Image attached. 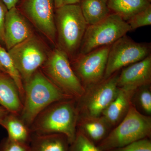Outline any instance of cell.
Segmentation results:
<instances>
[{
    "label": "cell",
    "mask_w": 151,
    "mask_h": 151,
    "mask_svg": "<svg viewBox=\"0 0 151 151\" xmlns=\"http://www.w3.org/2000/svg\"><path fill=\"white\" fill-rule=\"evenodd\" d=\"M139 101L141 106L146 113H151V93L147 89L142 90L139 96Z\"/></svg>",
    "instance_id": "cell-26"
},
{
    "label": "cell",
    "mask_w": 151,
    "mask_h": 151,
    "mask_svg": "<svg viewBox=\"0 0 151 151\" xmlns=\"http://www.w3.org/2000/svg\"><path fill=\"white\" fill-rule=\"evenodd\" d=\"M68 151H102L79 130L76 132L75 139L70 144Z\"/></svg>",
    "instance_id": "cell-22"
},
{
    "label": "cell",
    "mask_w": 151,
    "mask_h": 151,
    "mask_svg": "<svg viewBox=\"0 0 151 151\" xmlns=\"http://www.w3.org/2000/svg\"><path fill=\"white\" fill-rule=\"evenodd\" d=\"M68 57L61 49H55L42 66V71L63 92L74 99H79L86 89L72 69Z\"/></svg>",
    "instance_id": "cell-5"
},
{
    "label": "cell",
    "mask_w": 151,
    "mask_h": 151,
    "mask_svg": "<svg viewBox=\"0 0 151 151\" xmlns=\"http://www.w3.org/2000/svg\"><path fill=\"white\" fill-rule=\"evenodd\" d=\"M108 6L113 13L126 21L151 5V0H108Z\"/></svg>",
    "instance_id": "cell-19"
},
{
    "label": "cell",
    "mask_w": 151,
    "mask_h": 151,
    "mask_svg": "<svg viewBox=\"0 0 151 151\" xmlns=\"http://www.w3.org/2000/svg\"><path fill=\"white\" fill-rule=\"evenodd\" d=\"M134 30L139 28L151 24V5L132 17L127 22Z\"/></svg>",
    "instance_id": "cell-23"
},
{
    "label": "cell",
    "mask_w": 151,
    "mask_h": 151,
    "mask_svg": "<svg viewBox=\"0 0 151 151\" xmlns=\"http://www.w3.org/2000/svg\"><path fill=\"white\" fill-rule=\"evenodd\" d=\"M8 11L7 8L0 0V42H4V24L6 14Z\"/></svg>",
    "instance_id": "cell-27"
},
{
    "label": "cell",
    "mask_w": 151,
    "mask_h": 151,
    "mask_svg": "<svg viewBox=\"0 0 151 151\" xmlns=\"http://www.w3.org/2000/svg\"><path fill=\"white\" fill-rule=\"evenodd\" d=\"M119 75L114 73L107 79L88 87V91L82 96V112L86 116L98 117L115 99L118 92Z\"/></svg>",
    "instance_id": "cell-9"
},
{
    "label": "cell",
    "mask_w": 151,
    "mask_h": 151,
    "mask_svg": "<svg viewBox=\"0 0 151 151\" xmlns=\"http://www.w3.org/2000/svg\"><path fill=\"white\" fill-rule=\"evenodd\" d=\"M53 0H24L22 9L38 29L54 42L57 35Z\"/></svg>",
    "instance_id": "cell-11"
},
{
    "label": "cell",
    "mask_w": 151,
    "mask_h": 151,
    "mask_svg": "<svg viewBox=\"0 0 151 151\" xmlns=\"http://www.w3.org/2000/svg\"><path fill=\"white\" fill-rule=\"evenodd\" d=\"M108 151H151V141L149 138L142 139Z\"/></svg>",
    "instance_id": "cell-24"
},
{
    "label": "cell",
    "mask_w": 151,
    "mask_h": 151,
    "mask_svg": "<svg viewBox=\"0 0 151 151\" xmlns=\"http://www.w3.org/2000/svg\"><path fill=\"white\" fill-rule=\"evenodd\" d=\"M54 5L56 9L63 5V0H53Z\"/></svg>",
    "instance_id": "cell-31"
},
{
    "label": "cell",
    "mask_w": 151,
    "mask_h": 151,
    "mask_svg": "<svg viewBox=\"0 0 151 151\" xmlns=\"http://www.w3.org/2000/svg\"><path fill=\"white\" fill-rule=\"evenodd\" d=\"M151 134L150 117L141 114L131 104L123 121L97 147L102 151H108L149 138Z\"/></svg>",
    "instance_id": "cell-4"
},
{
    "label": "cell",
    "mask_w": 151,
    "mask_h": 151,
    "mask_svg": "<svg viewBox=\"0 0 151 151\" xmlns=\"http://www.w3.org/2000/svg\"><path fill=\"white\" fill-rule=\"evenodd\" d=\"M0 151H29V145L5 139L0 145Z\"/></svg>",
    "instance_id": "cell-25"
},
{
    "label": "cell",
    "mask_w": 151,
    "mask_h": 151,
    "mask_svg": "<svg viewBox=\"0 0 151 151\" xmlns=\"http://www.w3.org/2000/svg\"><path fill=\"white\" fill-rule=\"evenodd\" d=\"M81 0H63V5L77 4L80 3Z\"/></svg>",
    "instance_id": "cell-30"
},
{
    "label": "cell",
    "mask_w": 151,
    "mask_h": 151,
    "mask_svg": "<svg viewBox=\"0 0 151 151\" xmlns=\"http://www.w3.org/2000/svg\"><path fill=\"white\" fill-rule=\"evenodd\" d=\"M0 63L6 73L13 80L19 92L22 103L24 99V90L23 82L14 63L8 51L0 46Z\"/></svg>",
    "instance_id": "cell-21"
},
{
    "label": "cell",
    "mask_w": 151,
    "mask_h": 151,
    "mask_svg": "<svg viewBox=\"0 0 151 151\" xmlns=\"http://www.w3.org/2000/svg\"><path fill=\"white\" fill-rule=\"evenodd\" d=\"M150 46L138 43L125 35L111 45L103 79H107L122 68L142 60L150 55Z\"/></svg>",
    "instance_id": "cell-8"
},
{
    "label": "cell",
    "mask_w": 151,
    "mask_h": 151,
    "mask_svg": "<svg viewBox=\"0 0 151 151\" xmlns=\"http://www.w3.org/2000/svg\"><path fill=\"white\" fill-rule=\"evenodd\" d=\"M0 71L1 72H3V73H6L5 70L4 69V68L3 67V66H2L1 64L0 63Z\"/></svg>",
    "instance_id": "cell-32"
},
{
    "label": "cell",
    "mask_w": 151,
    "mask_h": 151,
    "mask_svg": "<svg viewBox=\"0 0 151 151\" xmlns=\"http://www.w3.org/2000/svg\"><path fill=\"white\" fill-rule=\"evenodd\" d=\"M30 26L16 7L8 10L4 24V42L8 50L32 35Z\"/></svg>",
    "instance_id": "cell-12"
},
{
    "label": "cell",
    "mask_w": 151,
    "mask_h": 151,
    "mask_svg": "<svg viewBox=\"0 0 151 151\" xmlns=\"http://www.w3.org/2000/svg\"><path fill=\"white\" fill-rule=\"evenodd\" d=\"M0 125L6 130L9 139L29 145L32 134L19 116L9 113L0 122Z\"/></svg>",
    "instance_id": "cell-17"
},
{
    "label": "cell",
    "mask_w": 151,
    "mask_h": 151,
    "mask_svg": "<svg viewBox=\"0 0 151 151\" xmlns=\"http://www.w3.org/2000/svg\"><path fill=\"white\" fill-rule=\"evenodd\" d=\"M151 81V55L131 64L124 68L119 75L117 85L119 88L137 90L139 87L148 86Z\"/></svg>",
    "instance_id": "cell-13"
},
{
    "label": "cell",
    "mask_w": 151,
    "mask_h": 151,
    "mask_svg": "<svg viewBox=\"0 0 151 151\" xmlns=\"http://www.w3.org/2000/svg\"><path fill=\"white\" fill-rule=\"evenodd\" d=\"M136 91L119 87L116 98L102 113L103 119L107 124L114 125L127 113Z\"/></svg>",
    "instance_id": "cell-15"
},
{
    "label": "cell",
    "mask_w": 151,
    "mask_h": 151,
    "mask_svg": "<svg viewBox=\"0 0 151 151\" xmlns=\"http://www.w3.org/2000/svg\"><path fill=\"white\" fill-rule=\"evenodd\" d=\"M9 112L6 109L0 105V122Z\"/></svg>",
    "instance_id": "cell-29"
},
{
    "label": "cell",
    "mask_w": 151,
    "mask_h": 151,
    "mask_svg": "<svg viewBox=\"0 0 151 151\" xmlns=\"http://www.w3.org/2000/svg\"><path fill=\"white\" fill-rule=\"evenodd\" d=\"M56 33L60 49L72 55L80 48L88 25L79 4L62 5L55 14Z\"/></svg>",
    "instance_id": "cell-3"
},
{
    "label": "cell",
    "mask_w": 151,
    "mask_h": 151,
    "mask_svg": "<svg viewBox=\"0 0 151 151\" xmlns=\"http://www.w3.org/2000/svg\"><path fill=\"white\" fill-rule=\"evenodd\" d=\"M131 31L128 23L119 15L111 13L95 24L88 25L80 47L79 55L111 45Z\"/></svg>",
    "instance_id": "cell-6"
},
{
    "label": "cell",
    "mask_w": 151,
    "mask_h": 151,
    "mask_svg": "<svg viewBox=\"0 0 151 151\" xmlns=\"http://www.w3.org/2000/svg\"><path fill=\"white\" fill-rule=\"evenodd\" d=\"M111 45L79 55L76 59L74 63L76 74L84 88L97 84L103 79Z\"/></svg>",
    "instance_id": "cell-10"
},
{
    "label": "cell",
    "mask_w": 151,
    "mask_h": 151,
    "mask_svg": "<svg viewBox=\"0 0 151 151\" xmlns=\"http://www.w3.org/2000/svg\"><path fill=\"white\" fill-rule=\"evenodd\" d=\"M4 4L8 9L15 7L19 0H1Z\"/></svg>",
    "instance_id": "cell-28"
},
{
    "label": "cell",
    "mask_w": 151,
    "mask_h": 151,
    "mask_svg": "<svg viewBox=\"0 0 151 151\" xmlns=\"http://www.w3.org/2000/svg\"><path fill=\"white\" fill-rule=\"evenodd\" d=\"M0 105L10 113L19 116L23 103L13 80L6 73L0 72Z\"/></svg>",
    "instance_id": "cell-14"
},
{
    "label": "cell",
    "mask_w": 151,
    "mask_h": 151,
    "mask_svg": "<svg viewBox=\"0 0 151 151\" xmlns=\"http://www.w3.org/2000/svg\"><path fill=\"white\" fill-rule=\"evenodd\" d=\"M80 121V130L85 134L91 142L97 146L107 136L106 122L100 117L84 116Z\"/></svg>",
    "instance_id": "cell-20"
},
{
    "label": "cell",
    "mask_w": 151,
    "mask_h": 151,
    "mask_svg": "<svg viewBox=\"0 0 151 151\" xmlns=\"http://www.w3.org/2000/svg\"><path fill=\"white\" fill-rule=\"evenodd\" d=\"M20 74L23 84L47 59L43 44L33 35L8 50Z\"/></svg>",
    "instance_id": "cell-7"
},
{
    "label": "cell",
    "mask_w": 151,
    "mask_h": 151,
    "mask_svg": "<svg viewBox=\"0 0 151 151\" xmlns=\"http://www.w3.org/2000/svg\"><path fill=\"white\" fill-rule=\"evenodd\" d=\"M75 101V99L62 100L47 107L30 127L32 134H61L67 138L70 145L76 136L79 114Z\"/></svg>",
    "instance_id": "cell-2"
},
{
    "label": "cell",
    "mask_w": 151,
    "mask_h": 151,
    "mask_svg": "<svg viewBox=\"0 0 151 151\" xmlns=\"http://www.w3.org/2000/svg\"><path fill=\"white\" fill-rule=\"evenodd\" d=\"M24 86V99L19 116L29 128L37 116L52 103L74 99L55 86L39 69Z\"/></svg>",
    "instance_id": "cell-1"
},
{
    "label": "cell",
    "mask_w": 151,
    "mask_h": 151,
    "mask_svg": "<svg viewBox=\"0 0 151 151\" xmlns=\"http://www.w3.org/2000/svg\"><path fill=\"white\" fill-rule=\"evenodd\" d=\"M69 146L67 138L58 134H32L29 144V151H68Z\"/></svg>",
    "instance_id": "cell-16"
},
{
    "label": "cell",
    "mask_w": 151,
    "mask_h": 151,
    "mask_svg": "<svg viewBox=\"0 0 151 151\" xmlns=\"http://www.w3.org/2000/svg\"><path fill=\"white\" fill-rule=\"evenodd\" d=\"M82 14L88 25L103 20L111 14L108 0H81Z\"/></svg>",
    "instance_id": "cell-18"
}]
</instances>
